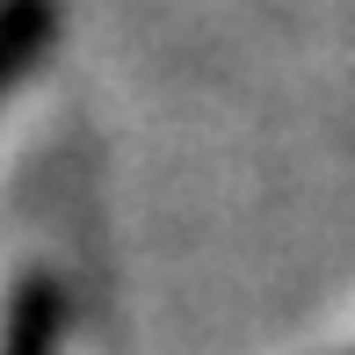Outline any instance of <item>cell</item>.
I'll return each instance as SVG.
<instances>
[{"label": "cell", "instance_id": "obj_1", "mask_svg": "<svg viewBox=\"0 0 355 355\" xmlns=\"http://www.w3.org/2000/svg\"><path fill=\"white\" fill-rule=\"evenodd\" d=\"M66 348V304L51 276H15L0 297V355H58Z\"/></svg>", "mask_w": 355, "mask_h": 355}, {"label": "cell", "instance_id": "obj_2", "mask_svg": "<svg viewBox=\"0 0 355 355\" xmlns=\"http://www.w3.org/2000/svg\"><path fill=\"white\" fill-rule=\"evenodd\" d=\"M58 37V0H0V94L15 87Z\"/></svg>", "mask_w": 355, "mask_h": 355}]
</instances>
